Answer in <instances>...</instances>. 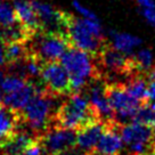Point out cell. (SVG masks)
Instances as JSON below:
<instances>
[{
	"mask_svg": "<svg viewBox=\"0 0 155 155\" xmlns=\"http://www.w3.org/2000/svg\"><path fill=\"white\" fill-rule=\"evenodd\" d=\"M6 65V57H5V44L0 40V68Z\"/></svg>",
	"mask_w": 155,
	"mask_h": 155,
	"instance_id": "obj_28",
	"label": "cell"
},
{
	"mask_svg": "<svg viewBox=\"0 0 155 155\" xmlns=\"http://www.w3.org/2000/svg\"><path fill=\"white\" fill-rule=\"evenodd\" d=\"M131 59L134 63V68L137 73L147 74L150 70L153 68L155 63V56L152 49L145 48L140 49L139 51L131 55Z\"/></svg>",
	"mask_w": 155,
	"mask_h": 155,
	"instance_id": "obj_20",
	"label": "cell"
},
{
	"mask_svg": "<svg viewBox=\"0 0 155 155\" xmlns=\"http://www.w3.org/2000/svg\"><path fill=\"white\" fill-rule=\"evenodd\" d=\"M112 46L115 49L120 50L124 54H131L132 50L139 47L143 44V40L139 37H136L129 33H122V32H111Z\"/></svg>",
	"mask_w": 155,
	"mask_h": 155,
	"instance_id": "obj_19",
	"label": "cell"
},
{
	"mask_svg": "<svg viewBox=\"0 0 155 155\" xmlns=\"http://www.w3.org/2000/svg\"><path fill=\"white\" fill-rule=\"evenodd\" d=\"M147 96H148V102L155 104V80H150L148 81Z\"/></svg>",
	"mask_w": 155,
	"mask_h": 155,
	"instance_id": "obj_26",
	"label": "cell"
},
{
	"mask_svg": "<svg viewBox=\"0 0 155 155\" xmlns=\"http://www.w3.org/2000/svg\"><path fill=\"white\" fill-rule=\"evenodd\" d=\"M153 152L155 153V143H154V145H153Z\"/></svg>",
	"mask_w": 155,
	"mask_h": 155,
	"instance_id": "obj_34",
	"label": "cell"
},
{
	"mask_svg": "<svg viewBox=\"0 0 155 155\" xmlns=\"http://www.w3.org/2000/svg\"><path fill=\"white\" fill-rule=\"evenodd\" d=\"M72 6H73V8L75 9V12H78V13L80 14V16H81L82 18L99 19L98 17H97V15L95 14L94 12H91V10L89 9V8H87L86 6H83L82 4H81V2H79L78 0H73Z\"/></svg>",
	"mask_w": 155,
	"mask_h": 155,
	"instance_id": "obj_24",
	"label": "cell"
},
{
	"mask_svg": "<svg viewBox=\"0 0 155 155\" xmlns=\"http://www.w3.org/2000/svg\"><path fill=\"white\" fill-rule=\"evenodd\" d=\"M66 34L72 47L82 49L96 56L105 45L104 38H101L89 29L83 18L68 15L66 24Z\"/></svg>",
	"mask_w": 155,
	"mask_h": 155,
	"instance_id": "obj_8",
	"label": "cell"
},
{
	"mask_svg": "<svg viewBox=\"0 0 155 155\" xmlns=\"http://www.w3.org/2000/svg\"><path fill=\"white\" fill-rule=\"evenodd\" d=\"M12 2L16 14V18L19 23L28 28L30 31H32L34 34L39 32L41 30L40 22L30 0H12Z\"/></svg>",
	"mask_w": 155,
	"mask_h": 155,
	"instance_id": "obj_17",
	"label": "cell"
},
{
	"mask_svg": "<svg viewBox=\"0 0 155 155\" xmlns=\"http://www.w3.org/2000/svg\"><path fill=\"white\" fill-rule=\"evenodd\" d=\"M77 155H95V153H91V152H83V150H79Z\"/></svg>",
	"mask_w": 155,
	"mask_h": 155,
	"instance_id": "obj_30",
	"label": "cell"
},
{
	"mask_svg": "<svg viewBox=\"0 0 155 155\" xmlns=\"http://www.w3.org/2000/svg\"><path fill=\"white\" fill-rule=\"evenodd\" d=\"M105 128V122L97 121L84 127L78 131L77 147L83 152H94L103 131Z\"/></svg>",
	"mask_w": 155,
	"mask_h": 155,
	"instance_id": "obj_16",
	"label": "cell"
},
{
	"mask_svg": "<svg viewBox=\"0 0 155 155\" xmlns=\"http://www.w3.org/2000/svg\"><path fill=\"white\" fill-rule=\"evenodd\" d=\"M145 155H155V153L154 152H150V153H147V154H145Z\"/></svg>",
	"mask_w": 155,
	"mask_h": 155,
	"instance_id": "obj_33",
	"label": "cell"
},
{
	"mask_svg": "<svg viewBox=\"0 0 155 155\" xmlns=\"http://www.w3.org/2000/svg\"><path fill=\"white\" fill-rule=\"evenodd\" d=\"M30 2L35 10L40 22V31L61 32L66 34V24L70 14L39 0H30Z\"/></svg>",
	"mask_w": 155,
	"mask_h": 155,
	"instance_id": "obj_11",
	"label": "cell"
},
{
	"mask_svg": "<svg viewBox=\"0 0 155 155\" xmlns=\"http://www.w3.org/2000/svg\"><path fill=\"white\" fill-rule=\"evenodd\" d=\"M29 51V41H14L5 44L6 65L24 59Z\"/></svg>",
	"mask_w": 155,
	"mask_h": 155,
	"instance_id": "obj_21",
	"label": "cell"
},
{
	"mask_svg": "<svg viewBox=\"0 0 155 155\" xmlns=\"http://www.w3.org/2000/svg\"><path fill=\"white\" fill-rule=\"evenodd\" d=\"M22 126L19 112L0 103V150H2L16 135Z\"/></svg>",
	"mask_w": 155,
	"mask_h": 155,
	"instance_id": "obj_14",
	"label": "cell"
},
{
	"mask_svg": "<svg viewBox=\"0 0 155 155\" xmlns=\"http://www.w3.org/2000/svg\"><path fill=\"white\" fill-rule=\"evenodd\" d=\"M105 83L106 81L104 78L92 80L82 91L87 95L98 119L105 123H108V122L115 121V114L107 101L106 94H105Z\"/></svg>",
	"mask_w": 155,
	"mask_h": 155,
	"instance_id": "obj_12",
	"label": "cell"
},
{
	"mask_svg": "<svg viewBox=\"0 0 155 155\" xmlns=\"http://www.w3.org/2000/svg\"><path fill=\"white\" fill-rule=\"evenodd\" d=\"M101 121L83 91L71 92L63 98L54 116V123L79 131L94 122Z\"/></svg>",
	"mask_w": 155,
	"mask_h": 155,
	"instance_id": "obj_2",
	"label": "cell"
},
{
	"mask_svg": "<svg viewBox=\"0 0 155 155\" xmlns=\"http://www.w3.org/2000/svg\"><path fill=\"white\" fill-rule=\"evenodd\" d=\"M71 47L68 34L61 32H44L39 31L29 40L30 53L47 62L59 61L66 49Z\"/></svg>",
	"mask_w": 155,
	"mask_h": 155,
	"instance_id": "obj_4",
	"label": "cell"
},
{
	"mask_svg": "<svg viewBox=\"0 0 155 155\" xmlns=\"http://www.w3.org/2000/svg\"><path fill=\"white\" fill-rule=\"evenodd\" d=\"M105 94H106L107 101L114 111L115 121L117 123L124 124V123L134 121L136 113L141 104L138 101H136L134 97L130 96V94L127 91L123 82L106 81Z\"/></svg>",
	"mask_w": 155,
	"mask_h": 155,
	"instance_id": "obj_5",
	"label": "cell"
},
{
	"mask_svg": "<svg viewBox=\"0 0 155 155\" xmlns=\"http://www.w3.org/2000/svg\"><path fill=\"white\" fill-rule=\"evenodd\" d=\"M77 130L53 123L38 136V138L46 155H57L70 148L77 147Z\"/></svg>",
	"mask_w": 155,
	"mask_h": 155,
	"instance_id": "obj_9",
	"label": "cell"
},
{
	"mask_svg": "<svg viewBox=\"0 0 155 155\" xmlns=\"http://www.w3.org/2000/svg\"><path fill=\"white\" fill-rule=\"evenodd\" d=\"M123 146L120 123L112 121L105 123L104 131L92 153L95 155H122Z\"/></svg>",
	"mask_w": 155,
	"mask_h": 155,
	"instance_id": "obj_13",
	"label": "cell"
},
{
	"mask_svg": "<svg viewBox=\"0 0 155 155\" xmlns=\"http://www.w3.org/2000/svg\"><path fill=\"white\" fill-rule=\"evenodd\" d=\"M41 88H44V86L40 81L29 80L25 83L24 87H22L18 90L9 92V94H5L2 96L1 103L5 104L6 106L10 107L12 110L19 112Z\"/></svg>",
	"mask_w": 155,
	"mask_h": 155,
	"instance_id": "obj_15",
	"label": "cell"
},
{
	"mask_svg": "<svg viewBox=\"0 0 155 155\" xmlns=\"http://www.w3.org/2000/svg\"><path fill=\"white\" fill-rule=\"evenodd\" d=\"M134 121L140 122L143 124L150 126L152 128L155 127V104L146 102L141 104L138 111L136 113Z\"/></svg>",
	"mask_w": 155,
	"mask_h": 155,
	"instance_id": "obj_22",
	"label": "cell"
},
{
	"mask_svg": "<svg viewBox=\"0 0 155 155\" xmlns=\"http://www.w3.org/2000/svg\"><path fill=\"white\" fill-rule=\"evenodd\" d=\"M59 61L68 73L72 92L82 91L92 80L104 78L96 56L82 49L71 46Z\"/></svg>",
	"mask_w": 155,
	"mask_h": 155,
	"instance_id": "obj_1",
	"label": "cell"
},
{
	"mask_svg": "<svg viewBox=\"0 0 155 155\" xmlns=\"http://www.w3.org/2000/svg\"><path fill=\"white\" fill-rule=\"evenodd\" d=\"M17 22L12 0H0V28L10 26Z\"/></svg>",
	"mask_w": 155,
	"mask_h": 155,
	"instance_id": "obj_23",
	"label": "cell"
},
{
	"mask_svg": "<svg viewBox=\"0 0 155 155\" xmlns=\"http://www.w3.org/2000/svg\"><path fill=\"white\" fill-rule=\"evenodd\" d=\"M153 132H154V138H155V127L153 128Z\"/></svg>",
	"mask_w": 155,
	"mask_h": 155,
	"instance_id": "obj_35",
	"label": "cell"
},
{
	"mask_svg": "<svg viewBox=\"0 0 155 155\" xmlns=\"http://www.w3.org/2000/svg\"><path fill=\"white\" fill-rule=\"evenodd\" d=\"M2 90H1V88H0V103H1V101H2Z\"/></svg>",
	"mask_w": 155,
	"mask_h": 155,
	"instance_id": "obj_32",
	"label": "cell"
},
{
	"mask_svg": "<svg viewBox=\"0 0 155 155\" xmlns=\"http://www.w3.org/2000/svg\"><path fill=\"white\" fill-rule=\"evenodd\" d=\"M58 99L62 98L54 96L46 91L45 88H41L19 111L22 126L28 128L34 135L40 136L54 123L55 112L58 107V105L56 106V101Z\"/></svg>",
	"mask_w": 155,
	"mask_h": 155,
	"instance_id": "obj_3",
	"label": "cell"
},
{
	"mask_svg": "<svg viewBox=\"0 0 155 155\" xmlns=\"http://www.w3.org/2000/svg\"><path fill=\"white\" fill-rule=\"evenodd\" d=\"M98 65L104 78L108 75L126 77V79L137 73L134 68L131 55L115 49L112 45H104L101 51L96 55Z\"/></svg>",
	"mask_w": 155,
	"mask_h": 155,
	"instance_id": "obj_7",
	"label": "cell"
},
{
	"mask_svg": "<svg viewBox=\"0 0 155 155\" xmlns=\"http://www.w3.org/2000/svg\"><path fill=\"white\" fill-rule=\"evenodd\" d=\"M0 155H10V154H8L5 150H0Z\"/></svg>",
	"mask_w": 155,
	"mask_h": 155,
	"instance_id": "obj_31",
	"label": "cell"
},
{
	"mask_svg": "<svg viewBox=\"0 0 155 155\" xmlns=\"http://www.w3.org/2000/svg\"><path fill=\"white\" fill-rule=\"evenodd\" d=\"M40 82L42 83L46 91L56 97L63 98L72 92L68 71L58 61L44 63Z\"/></svg>",
	"mask_w": 155,
	"mask_h": 155,
	"instance_id": "obj_10",
	"label": "cell"
},
{
	"mask_svg": "<svg viewBox=\"0 0 155 155\" xmlns=\"http://www.w3.org/2000/svg\"><path fill=\"white\" fill-rule=\"evenodd\" d=\"M148 81L150 80L147 78V74L135 73L126 79V81H123V84L131 97H134L140 104H144L148 102V96H147Z\"/></svg>",
	"mask_w": 155,
	"mask_h": 155,
	"instance_id": "obj_18",
	"label": "cell"
},
{
	"mask_svg": "<svg viewBox=\"0 0 155 155\" xmlns=\"http://www.w3.org/2000/svg\"><path fill=\"white\" fill-rule=\"evenodd\" d=\"M120 131L127 147V155H145L153 152L155 138L152 127L131 121L120 124Z\"/></svg>",
	"mask_w": 155,
	"mask_h": 155,
	"instance_id": "obj_6",
	"label": "cell"
},
{
	"mask_svg": "<svg viewBox=\"0 0 155 155\" xmlns=\"http://www.w3.org/2000/svg\"><path fill=\"white\" fill-rule=\"evenodd\" d=\"M137 4L141 9H153V8H155L154 0H137Z\"/></svg>",
	"mask_w": 155,
	"mask_h": 155,
	"instance_id": "obj_27",
	"label": "cell"
},
{
	"mask_svg": "<svg viewBox=\"0 0 155 155\" xmlns=\"http://www.w3.org/2000/svg\"><path fill=\"white\" fill-rule=\"evenodd\" d=\"M141 15L144 16V18L152 26L155 28V8H153V9H141Z\"/></svg>",
	"mask_w": 155,
	"mask_h": 155,
	"instance_id": "obj_25",
	"label": "cell"
},
{
	"mask_svg": "<svg viewBox=\"0 0 155 155\" xmlns=\"http://www.w3.org/2000/svg\"><path fill=\"white\" fill-rule=\"evenodd\" d=\"M147 78H148V80H155V63L153 68L150 70V72L147 73Z\"/></svg>",
	"mask_w": 155,
	"mask_h": 155,
	"instance_id": "obj_29",
	"label": "cell"
}]
</instances>
